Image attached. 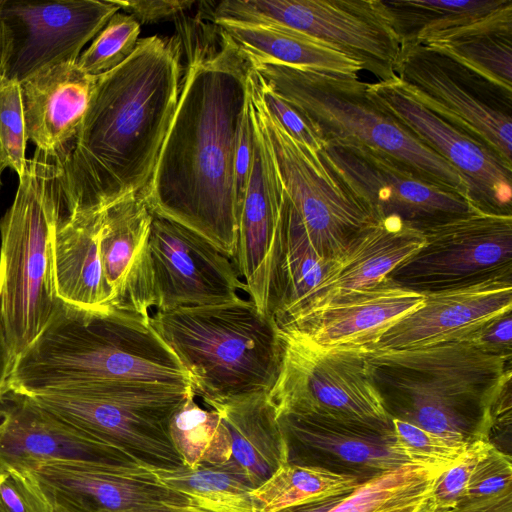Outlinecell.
Masks as SVG:
<instances>
[{
	"label": "cell",
	"mask_w": 512,
	"mask_h": 512,
	"mask_svg": "<svg viewBox=\"0 0 512 512\" xmlns=\"http://www.w3.org/2000/svg\"><path fill=\"white\" fill-rule=\"evenodd\" d=\"M447 512H512V485L489 496L465 498Z\"/></svg>",
	"instance_id": "cell-47"
},
{
	"label": "cell",
	"mask_w": 512,
	"mask_h": 512,
	"mask_svg": "<svg viewBox=\"0 0 512 512\" xmlns=\"http://www.w3.org/2000/svg\"><path fill=\"white\" fill-rule=\"evenodd\" d=\"M335 261L316 252L283 191L279 249L267 308L274 321L300 304L324 280Z\"/></svg>",
	"instance_id": "cell-31"
},
{
	"label": "cell",
	"mask_w": 512,
	"mask_h": 512,
	"mask_svg": "<svg viewBox=\"0 0 512 512\" xmlns=\"http://www.w3.org/2000/svg\"><path fill=\"white\" fill-rule=\"evenodd\" d=\"M249 60L257 76L306 118L323 145L378 151L469 200L462 176L383 108L369 93V83L358 76Z\"/></svg>",
	"instance_id": "cell-6"
},
{
	"label": "cell",
	"mask_w": 512,
	"mask_h": 512,
	"mask_svg": "<svg viewBox=\"0 0 512 512\" xmlns=\"http://www.w3.org/2000/svg\"><path fill=\"white\" fill-rule=\"evenodd\" d=\"M24 473L52 512H122L162 504L194 505L191 498L169 488L145 468L49 462Z\"/></svg>",
	"instance_id": "cell-20"
},
{
	"label": "cell",
	"mask_w": 512,
	"mask_h": 512,
	"mask_svg": "<svg viewBox=\"0 0 512 512\" xmlns=\"http://www.w3.org/2000/svg\"><path fill=\"white\" fill-rule=\"evenodd\" d=\"M282 354L268 392L276 415H316L392 427L371 380L364 349L323 347L280 330Z\"/></svg>",
	"instance_id": "cell-10"
},
{
	"label": "cell",
	"mask_w": 512,
	"mask_h": 512,
	"mask_svg": "<svg viewBox=\"0 0 512 512\" xmlns=\"http://www.w3.org/2000/svg\"><path fill=\"white\" fill-rule=\"evenodd\" d=\"M218 412L230 438V457L219 466L252 489L286 463L284 441L268 393H255L208 406Z\"/></svg>",
	"instance_id": "cell-27"
},
{
	"label": "cell",
	"mask_w": 512,
	"mask_h": 512,
	"mask_svg": "<svg viewBox=\"0 0 512 512\" xmlns=\"http://www.w3.org/2000/svg\"><path fill=\"white\" fill-rule=\"evenodd\" d=\"M511 310L486 322L466 338L495 354L512 356Z\"/></svg>",
	"instance_id": "cell-45"
},
{
	"label": "cell",
	"mask_w": 512,
	"mask_h": 512,
	"mask_svg": "<svg viewBox=\"0 0 512 512\" xmlns=\"http://www.w3.org/2000/svg\"><path fill=\"white\" fill-rule=\"evenodd\" d=\"M2 0H0V76L4 75V69L8 57V37L1 15Z\"/></svg>",
	"instance_id": "cell-50"
},
{
	"label": "cell",
	"mask_w": 512,
	"mask_h": 512,
	"mask_svg": "<svg viewBox=\"0 0 512 512\" xmlns=\"http://www.w3.org/2000/svg\"><path fill=\"white\" fill-rule=\"evenodd\" d=\"M353 476L285 463L251 491L254 512H276L294 505L347 495L361 485Z\"/></svg>",
	"instance_id": "cell-34"
},
{
	"label": "cell",
	"mask_w": 512,
	"mask_h": 512,
	"mask_svg": "<svg viewBox=\"0 0 512 512\" xmlns=\"http://www.w3.org/2000/svg\"><path fill=\"white\" fill-rule=\"evenodd\" d=\"M207 16L297 30L351 56L379 81L397 77L403 43L382 0H224Z\"/></svg>",
	"instance_id": "cell-9"
},
{
	"label": "cell",
	"mask_w": 512,
	"mask_h": 512,
	"mask_svg": "<svg viewBox=\"0 0 512 512\" xmlns=\"http://www.w3.org/2000/svg\"><path fill=\"white\" fill-rule=\"evenodd\" d=\"M372 97L465 180L479 211L512 215V165L407 94L397 77L368 84Z\"/></svg>",
	"instance_id": "cell-17"
},
{
	"label": "cell",
	"mask_w": 512,
	"mask_h": 512,
	"mask_svg": "<svg viewBox=\"0 0 512 512\" xmlns=\"http://www.w3.org/2000/svg\"><path fill=\"white\" fill-rule=\"evenodd\" d=\"M253 158V122L251 114V95L246 114L243 118L234 160V180L238 205H240L247 186Z\"/></svg>",
	"instance_id": "cell-46"
},
{
	"label": "cell",
	"mask_w": 512,
	"mask_h": 512,
	"mask_svg": "<svg viewBox=\"0 0 512 512\" xmlns=\"http://www.w3.org/2000/svg\"><path fill=\"white\" fill-rule=\"evenodd\" d=\"M141 25L131 15L115 13L81 52L77 65L86 74L102 75L123 63L135 50Z\"/></svg>",
	"instance_id": "cell-37"
},
{
	"label": "cell",
	"mask_w": 512,
	"mask_h": 512,
	"mask_svg": "<svg viewBox=\"0 0 512 512\" xmlns=\"http://www.w3.org/2000/svg\"><path fill=\"white\" fill-rule=\"evenodd\" d=\"M396 76L407 94L512 165V93L421 44L403 46Z\"/></svg>",
	"instance_id": "cell-13"
},
{
	"label": "cell",
	"mask_w": 512,
	"mask_h": 512,
	"mask_svg": "<svg viewBox=\"0 0 512 512\" xmlns=\"http://www.w3.org/2000/svg\"><path fill=\"white\" fill-rule=\"evenodd\" d=\"M493 446L489 440H476L440 475L433 491L436 508L447 512L461 502L467 493L470 477L478 462Z\"/></svg>",
	"instance_id": "cell-40"
},
{
	"label": "cell",
	"mask_w": 512,
	"mask_h": 512,
	"mask_svg": "<svg viewBox=\"0 0 512 512\" xmlns=\"http://www.w3.org/2000/svg\"><path fill=\"white\" fill-rule=\"evenodd\" d=\"M170 436L185 465L222 466L230 457V438L218 412L203 409L192 392L170 421Z\"/></svg>",
	"instance_id": "cell-36"
},
{
	"label": "cell",
	"mask_w": 512,
	"mask_h": 512,
	"mask_svg": "<svg viewBox=\"0 0 512 512\" xmlns=\"http://www.w3.org/2000/svg\"><path fill=\"white\" fill-rule=\"evenodd\" d=\"M149 323L207 406L268 393L277 378L280 329L250 299L155 311Z\"/></svg>",
	"instance_id": "cell-5"
},
{
	"label": "cell",
	"mask_w": 512,
	"mask_h": 512,
	"mask_svg": "<svg viewBox=\"0 0 512 512\" xmlns=\"http://www.w3.org/2000/svg\"><path fill=\"white\" fill-rule=\"evenodd\" d=\"M0 512H52V510L24 472L0 467Z\"/></svg>",
	"instance_id": "cell-42"
},
{
	"label": "cell",
	"mask_w": 512,
	"mask_h": 512,
	"mask_svg": "<svg viewBox=\"0 0 512 512\" xmlns=\"http://www.w3.org/2000/svg\"><path fill=\"white\" fill-rule=\"evenodd\" d=\"M420 44L512 93V0L472 24L431 35Z\"/></svg>",
	"instance_id": "cell-29"
},
{
	"label": "cell",
	"mask_w": 512,
	"mask_h": 512,
	"mask_svg": "<svg viewBox=\"0 0 512 512\" xmlns=\"http://www.w3.org/2000/svg\"><path fill=\"white\" fill-rule=\"evenodd\" d=\"M212 22L249 59L348 76H358L363 70L362 64L351 56L297 30L224 20Z\"/></svg>",
	"instance_id": "cell-30"
},
{
	"label": "cell",
	"mask_w": 512,
	"mask_h": 512,
	"mask_svg": "<svg viewBox=\"0 0 512 512\" xmlns=\"http://www.w3.org/2000/svg\"><path fill=\"white\" fill-rule=\"evenodd\" d=\"M423 301L424 295L384 279L299 316L279 329L323 347L367 349Z\"/></svg>",
	"instance_id": "cell-23"
},
{
	"label": "cell",
	"mask_w": 512,
	"mask_h": 512,
	"mask_svg": "<svg viewBox=\"0 0 512 512\" xmlns=\"http://www.w3.org/2000/svg\"><path fill=\"white\" fill-rule=\"evenodd\" d=\"M391 423L398 441L421 463L450 465L469 445L399 419Z\"/></svg>",
	"instance_id": "cell-39"
},
{
	"label": "cell",
	"mask_w": 512,
	"mask_h": 512,
	"mask_svg": "<svg viewBox=\"0 0 512 512\" xmlns=\"http://www.w3.org/2000/svg\"><path fill=\"white\" fill-rule=\"evenodd\" d=\"M120 9L133 16L139 24L176 20L196 4L193 0H115Z\"/></svg>",
	"instance_id": "cell-44"
},
{
	"label": "cell",
	"mask_w": 512,
	"mask_h": 512,
	"mask_svg": "<svg viewBox=\"0 0 512 512\" xmlns=\"http://www.w3.org/2000/svg\"><path fill=\"white\" fill-rule=\"evenodd\" d=\"M98 76L77 62L43 68L20 82L26 131L36 149L58 159L77 136Z\"/></svg>",
	"instance_id": "cell-26"
},
{
	"label": "cell",
	"mask_w": 512,
	"mask_h": 512,
	"mask_svg": "<svg viewBox=\"0 0 512 512\" xmlns=\"http://www.w3.org/2000/svg\"><path fill=\"white\" fill-rule=\"evenodd\" d=\"M423 233L396 218L370 225L338 258L324 280L291 312L276 322L278 327L355 291L375 286L423 244Z\"/></svg>",
	"instance_id": "cell-24"
},
{
	"label": "cell",
	"mask_w": 512,
	"mask_h": 512,
	"mask_svg": "<svg viewBox=\"0 0 512 512\" xmlns=\"http://www.w3.org/2000/svg\"><path fill=\"white\" fill-rule=\"evenodd\" d=\"M364 356L390 418L467 444L490 441L493 407L511 383V357L469 338Z\"/></svg>",
	"instance_id": "cell-4"
},
{
	"label": "cell",
	"mask_w": 512,
	"mask_h": 512,
	"mask_svg": "<svg viewBox=\"0 0 512 512\" xmlns=\"http://www.w3.org/2000/svg\"><path fill=\"white\" fill-rule=\"evenodd\" d=\"M319 156L376 220L396 218L423 232L477 210L458 191L427 179L378 151L325 144Z\"/></svg>",
	"instance_id": "cell-14"
},
{
	"label": "cell",
	"mask_w": 512,
	"mask_h": 512,
	"mask_svg": "<svg viewBox=\"0 0 512 512\" xmlns=\"http://www.w3.org/2000/svg\"><path fill=\"white\" fill-rule=\"evenodd\" d=\"M511 308L512 279L426 294L419 307L396 321L364 350L412 349L466 338Z\"/></svg>",
	"instance_id": "cell-22"
},
{
	"label": "cell",
	"mask_w": 512,
	"mask_h": 512,
	"mask_svg": "<svg viewBox=\"0 0 512 512\" xmlns=\"http://www.w3.org/2000/svg\"><path fill=\"white\" fill-rule=\"evenodd\" d=\"M122 512H208L195 505H154L134 508Z\"/></svg>",
	"instance_id": "cell-49"
},
{
	"label": "cell",
	"mask_w": 512,
	"mask_h": 512,
	"mask_svg": "<svg viewBox=\"0 0 512 512\" xmlns=\"http://www.w3.org/2000/svg\"><path fill=\"white\" fill-rule=\"evenodd\" d=\"M509 0H382L404 45L472 24Z\"/></svg>",
	"instance_id": "cell-33"
},
{
	"label": "cell",
	"mask_w": 512,
	"mask_h": 512,
	"mask_svg": "<svg viewBox=\"0 0 512 512\" xmlns=\"http://www.w3.org/2000/svg\"><path fill=\"white\" fill-rule=\"evenodd\" d=\"M146 269L156 311L232 302L246 292L229 257L196 232L154 214Z\"/></svg>",
	"instance_id": "cell-15"
},
{
	"label": "cell",
	"mask_w": 512,
	"mask_h": 512,
	"mask_svg": "<svg viewBox=\"0 0 512 512\" xmlns=\"http://www.w3.org/2000/svg\"><path fill=\"white\" fill-rule=\"evenodd\" d=\"M421 247L386 277L422 295L512 279V215L474 210L422 232Z\"/></svg>",
	"instance_id": "cell-11"
},
{
	"label": "cell",
	"mask_w": 512,
	"mask_h": 512,
	"mask_svg": "<svg viewBox=\"0 0 512 512\" xmlns=\"http://www.w3.org/2000/svg\"><path fill=\"white\" fill-rule=\"evenodd\" d=\"M28 137L20 82L0 76V169L21 177L27 166Z\"/></svg>",
	"instance_id": "cell-38"
},
{
	"label": "cell",
	"mask_w": 512,
	"mask_h": 512,
	"mask_svg": "<svg viewBox=\"0 0 512 512\" xmlns=\"http://www.w3.org/2000/svg\"><path fill=\"white\" fill-rule=\"evenodd\" d=\"M448 466L402 465L362 483L325 512H442L433 491Z\"/></svg>",
	"instance_id": "cell-32"
},
{
	"label": "cell",
	"mask_w": 512,
	"mask_h": 512,
	"mask_svg": "<svg viewBox=\"0 0 512 512\" xmlns=\"http://www.w3.org/2000/svg\"><path fill=\"white\" fill-rule=\"evenodd\" d=\"M16 362L1 309L0 303V395L10 386V379Z\"/></svg>",
	"instance_id": "cell-48"
},
{
	"label": "cell",
	"mask_w": 512,
	"mask_h": 512,
	"mask_svg": "<svg viewBox=\"0 0 512 512\" xmlns=\"http://www.w3.org/2000/svg\"><path fill=\"white\" fill-rule=\"evenodd\" d=\"M49 462L143 468L124 452L90 437L9 386L0 395V467L24 472Z\"/></svg>",
	"instance_id": "cell-19"
},
{
	"label": "cell",
	"mask_w": 512,
	"mask_h": 512,
	"mask_svg": "<svg viewBox=\"0 0 512 512\" xmlns=\"http://www.w3.org/2000/svg\"><path fill=\"white\" fill-rule=\"evenodd\" d=\"M153 214L140 194L102 210L99 252L112 307L149 317L147 248Z\"/></svg>",
	"instance_id": "cell-25"
},
{
	"label": "cell",
	"mask_w": 512,
	"mask_h": 512,
	"mask_svg": "<svg viewBox=\"0 0 512 512\" xmlns=\"http://www.w3.org/2000/svg\"><path fill=\"white\" fill-rule=\"evenodd\" d=\"M182 56L177 35H153L98 76L76 138L56 157L60 223L101 211L146 187L179 99Z\"/></svg>",
	"instance_id": "cell-2"
},
{
	"label": "cell",
	"mask_w": 512,
	"mask_h": 512,
	"mask_svg": "<svg viewBox=\"0 0 512 512\" xmlns=\"http://www.w3.org/2000/svg\"><path fill=\"white\" fill-rule=\"evenodd\" d=\"M251 82L260 103L283 130L293 140L310 151L319 154L323 144L306 118L295 107L273 92L257 76L253 68L251 71Z\"/></svg>",
	"instance_id": "cell-41"
},
{
	"label": "cell",
	"mask_w": 512,
	"mask_h": 512,
	"mask_svg": "<svg viewBox=\"0 0 512 512\" xmlns=\"http://www.w3.org/2000/svg\"><path fill=\"white\" fill-rule=\"evenodd\" d=\"M286 463L320 467L364 483L406 464L419 462L392 427L316 415H276Z\"/></svg>",
	"instance_id": "cell-18"
},
{
	"label": "cell",
	"mask_w": 512,
	"mask_h": 512,
	"mask_svg": "<svg viewBox=\"0 0 512 512\" xmlns=\"http://www.w3.org/2000/svg\"><path fill=\"white\" fill-rule=\"evenodd\" d=\"M251 100L268 139L283 191L316 252L337 260L376 220L322 162L293 140L264 109L251 82Z\"/></svg>",
	"instance_id": "cell-12"
},
{
	"label": "cell",
	"mask_w": 512,
	"mask_h": 512,
	"mask_svg": "<svg viewBox=\"0 0 512 512\" xmlns=\"http://www.w3.org/2000/svg\"><path fill=\"white\" fill-rule=\"evenodd\" d=\"M191 392L192 388L120 382L30 396L90 437L159 472L185 465L169 426Z\"/></svg>",
	"instance_id": "cell-8"
},
{
	"label": "cell",
	"mask_w": 512,
	"mask_h": 512,
	"mask_svg": "<svg viewBox=\"0 0 512 512\" xmlns=\"http://www.w3.org/2000/svg\"><path fill=\"white\" fill-rule=\"evenodd\" d=\"M120 382L192 388L188 373L149 317L60 301L37 339L16 358L10 386L38 395Z\"/></svg>",
	"instance_id": "cell-3"
},
{
	"label": "cell",
	"mask_w": 512,
	"mask_h": 512,
	"mask_svg": "<svg viewBox=\"0 0 512 512\" xmlns=\"http://www.w3.org/2000/svg\"><path fill=\"white\" fill-rule=\"evenodd\" d=\"M59 174L57 158L36 149L0 221V303L16 358L37 339L60 303L51 242L62 213Z\"/></svg>",
	"instance_id": "cell-7"
},
{
	"label": "cell",
	"mask_w": 512,
	"mask_h": 512,
	"mask_svg": "<svg viewBox=\"0 0 512 512\" xmlns=\"http://www.w3.org/2000/svg\"><path fill=\"white\" fill-rule=\"evenodd\" d=\"M175 23L186 66L172 121L140 195L152 214L196 232L233 260L234 160L252 66L214 22L181 15Z\"/></svg>",
	"instance_id": "cell-1"
},
{
	"label": "cell",
	"mask_w": 512,
	"mask_h": 512,
	"mask_svg": "<svg viewBox=\"0 0 512 512\" xmlns=\"http://www.w3.org/2000/svg\"><path fill=\"white\" fill-rule=\"evenodd\" d=\"M251 114L253 158L239 209L232 261L250 300L268 314L270 284L279 249L283 188L252 100Z\"/></svg>",
	"instance_id": "cell-21"
},
{
	"label": "cell",
	"mask_w": 512,
	"mask_h": 512,
	"mask_svg": "<svg viewBox=\"0 0 512 512\" xmlns=\"http://www.w3.org/2000/svg\"><path fill=\"white\" fill-rule=\"evenodd\" d=\"M154 473L163 484L188 496L195 506L208 512H254L253 489L219 466L184 465Z\"/></svg>",
	"instance_id": "cell-35"
},
{
	"label": "cell",
	"mask_w": 512,
	"mask_h": 512,
	"mask_svg": "<svg viewBox=\"0 0 512 512\" xmlns=\"http://www.w3.org/2000/svg\"><path fill=\"white\" fill-rule=\"evenodd\" d=\"M102 210L73 216L52 233V269L57 298L70 306L112 307L99 252Z\"/></svg>",
	"instance_id": "cell-28"
},
{
	"label": "cell",
	"mask_w": 512,
	"mask_h": 512,
	"mask_svg": "<svg viewBox=\"0 0 512 512\" xmlns=\"http://www.w3.org/2000/svg\"><path fill=\"white\" fill-rule=\"evenodd\" d=\"M1 174H2V170L0 169V186H1Z\"/></svg>",
	"instance_id": "cell-51"
},
{
	"label": "cell",
	"mask_w": 512,
	"mask_h": 512,
	"mask_svg": "<svg viewBox=\"0 0 512 512\" xmlns=\"http://www.w3.org/2000/svg\"><path fill=\"white\" fill-rule=\"evenodd\" d=\"M511 485V456L493 444L476 465L470 477L465 498L489 496Z\"/></svg>",
	"instance_id": "cell-43"
},
{
	"label": "cell",
	"mask_w": 512,
	"mask_h": 512,
	"mask_svg": "<svg viewBox=\"0 0 512 512\" xmlns=\"http://www.w3.org/2000/svg\"><path fill=\"white\" fill-rule=\"evenodd\" d=\"M119 10L115 0H2L8 37L4 76L21 82L43 68L77 62Z\"/></svg>",
	"instance_id": "cell-16"
}]
</instances>
